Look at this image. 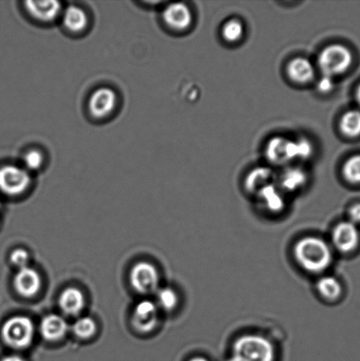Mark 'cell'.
<instances>
[{"label":"cell","instance_id":"cell-1","mask_svg":"<svg viewBox=\"0 0 360 361\" xmlns=\"http://www.w3.org/2000/svg\"><path fill=\"white\" fill-rule=\"evenodd\" d=\"M296 262L311 274H322L333 263V251L330 244L319 237H304L294 247Z\"/></svg>","mask_w":360,"mask_h":361},{"label":"cell","instance_id":"cell-2","mask_svg":"<svg viewBox=\"0 0 360 361\" xmlns=\"http://www.w3.org/2000/svg\"><path fill=\"white\" fill-rule=\"evenodd\" d=\"M276 349L273 343L263 336H242L232 345V361H275Z\"/></svg>","mask_w":360,"mask_h":361},{"label":"cell","instance_id":"cell-3","mask_svg":"<svg viewBox=\"0 0 360 361\" xmlns=\"http://www.w3.org/2000/svg\"><path fill=\"white\" fill-rule=\"evenodd\" d=\"M3 341L11 348L21 350L28 348L34 341L35 325L27 317L9 318L1 329Z\"/></svg>","mask_w":360,"mask_h":361},{"label":"cell","instance_id":"cell-4","mask_svg":"<svg viewBox=\"0 0 360 361\" xmlns=\"http://www.w3.org/2000/svg\"><path fill=\"white\" fill-rule=\"evenodd\" d=\"M352 63V52L341 44L327 46L318 56V66L323 75L333 78L347 72Z\"/></svg>","mask_w":360,"mask_h":361},{"label":"cell","instance_id":"cell-5","mask_svg":"<svg viewBox=\"0 0 360 361\" xmlns=\"http://www.w3.org/2000/svg\"><path fill=\"white\" fill-rule=\"evenodd\" d=\"M32 178L25 168L5 165L0 168V191L7 196L17 197L30 187Z\"/></svg>","mask_w":360,"mask_h":361},{"label":"cell","instance_id":"cell-6","mask_svg":"<svg viewBox=\"0 0 360 361\" xmlns=\"http://www.w3.org/2000/svg\"><path fill=\"white\" fill-rule=\"evenodd\" d=\"M130 283L132 288L141 295L157 292L160 276L156 267L148 262H139L130 271Z\"/></svg>","mask_w":360,"mask_h":361},{"label":"cell","instance_id":"cell-7","mask_svg":"<svg viewBox=\"0 0 360 361\" xmlns=\"http://www.w3.org/2000/svg\"><path fill=\"white\" fill-rule=\"evenodd\" d=\"M333 244L341 253H351L357 249L360 243L358 226L351 221H342L335 226L333 232Z\"/></svg>","mask_w":360,"mask_h":361},{"label":"cell","instance_id":"cell-8","mask_svg":"<svg viewBox=\"0 0 360 361\" xmlns=\"http://www.w3.org/2000/svg\"><path fill=\"white\" fill-rule=\"evenodd\" d=\"M159 321L158 307L150 300H143L134 307L132 324L140 334H149L156 328Z\"/></svg>","mask_w":360,"mask_h":361},{"label":"cell","instance_id":"cell-9","mask_svg":"<svg viewBox=\"0 0 360 361\" xmlns=\"http://www.w3.org/2000/svg\"><path fill=\"white\" fill-rule=\"evenodd\" d=\"M118 100V94L112 88L100 87L92 94L88 101V109L94 118L102 119L112 114Z\"/></svg>","mask_w":360,"mask_h":361},{"label":"cell","instance_id":"cell-10","mask_svg":"<svg viewBox=\"0 0 360 361\" xmlns=\"http://www.w3.org/2000/svg\"><path fill=\"white\" fill-rule=\"evenodd\" d=\"M266 154L271 164H287V162L297 159L295 141L289 140L283 137H274L267 144Z\"/></svg>","mask_w":360,"mask_h":361},{"label":"cell","instance_id":"cell-11","mask_svg":"<svg viewBox=\"0 0 360 361\" xmlns=\"http://www.w3.org/2000/svg\"><path fill=\"white\" fill-rule=\"evenodd\" d=\"M13 286L18 295L31 298L40 292L41 276L37 270L30 267L19 269L14 276Z\"/></svg>","mask_w":360,"mask_h":361},{"label":"cell","instance_id":"cell-12","mask_svg":"<svg viewBox=\"0 0 360 361\" xmlns=\"http://www.w3.org/2000/svg\"><path fill=\"white\" fill-rule=\"evenodd\" d=\"M162 17L169 27L175 30H185L192 23V14L183 3H173L163 11Z\"/></svg>","mask_w":360,"mask_h":361},{"label":"cell","instance_id":"cell-13","mask_svg":"<svg viewBox=\"0 0 360 361\" xmlns=\"http://www.w3.org/2000/svg\"><path fill=\"white\" fill-rule=\"evenodd\" d=\"M24 5L30 16L41 23H52L63 12L59 1H26Z\"/></svg>","mask_w":360,"mask_h":361},{"label":"cell","instance_id":"cell-14","mask_svg":"<svg viewBox=\"0 0 360 361\" xmlns=\"http://www.w3.org/2000/svg\"><path fill=\"white\" fill-rule=\"evenodd\" d=\"M58 305L66 316L76 317L82 312L86 305L84 293L79 288H67L60 293Z\"/></svg>","mask_w":360,"mask_h":361},{"label":"cell","instance_id":"cell-15","mask_svg":"<svg viewBox=\"0 0 360 361\" xmlns=\"http://www.w3.org/2000/svg\"><path fill=\"white\" fill-rule=\"evenodd\" d=\"M68 330V324H67L65 318L58 316V314H49L41 322V334L47 341L56 342L60 341V339L65 337Z\"/></svg>","mask_w":360,"mask_h":361},{"label":"cell","instance_id":"cell-16","mask_svg":"<svg viewBox=\"0 0 360 361\" xmlns=\"http://www.w3.org/2000/svg\"><path fill=\"white\" fill-rule=\"evenodd\" d=\"M256 196L262 207L271 214H278L285 207L284 192L275 183L263 188Z\"/></svg>","mask_w":360,"mask_h":361},{"label":"cell","instance_id":"cell-17","mask_svg":"<svg viewBox=\"0 0 360 361\" xmlns=\"http://www.w3.org/2000/svg\"><path fill=\"white\" fill-rule=\"evenodd\" d=\"M308 176L302 169L291 167L285 169L278 178V187L283 192H295L305 185Z\"/></svg>","mask_w":360,"mask_h":361},{"label":"cell","instance_id":"cell-18","mask_svg":"<svg viewBox=\"0 0 360 361\" xmlns=\"http://www.w3.org/2000/svg\"><path fill=\"white\" fill-rule=\"evenodd\" d=\"M287 73L292 81L299 84L310 82L315 77V68L309 59L296 58L288 63Z\"/></svg>","mask_w":360,"mask_h":361},{"label":"cell","instance_id":"cell-19","mask_svg":"<svg viewBox=\"0 0 360 361\" xmlns=\"http://www.w3.org/2000/svg\"><path fill=\"white\" fill-rule=\"evenodd\" d=\"M274 172L270 168L259 167L249 173L245 180V187L249 192L256 195L263 188L274 183Z\"/></svg>","mask_w":360,"mask_h":361},{"label":"cell","instance_id":"cell-20","mask_svg":"<svg viewBox=\"0 0 360 361\" xmlns=\"http://www.w3.org/2000/svg\"><path fill=\"white\" fill-rule=\"evenodd\" d=\"M63 24L73 33H80L86 30L88 17L82 8L76 6H70L63 11Z\"/></svg>","mask_w":360,"mask_h":361},{"label":"cell","instance_id":"cell-21","mask_svg":"<svg viewBox=\"0 0 360 361\" xmlns=\"http://www.w3.org/2000/svg\"><path fill=\"white\" fill-rule=\"evenodd\" d=\"M316 289L319 295L329 302H334V300L340 299L342 292H343L341 283L333 276H323L317 281Z\"/></svg>","mask_w":360,"mask_h":361},{"label":"cell","instance_id":"cell-22","mask_svg":"<svg viewBox=\"0 0 360 361\" xmlns=\"http://www.w3.org/2000/svg\"><path fill=\"white\" fill-rule=\"evenodd\" d=\"M342 133L348 137L360 135V111L352 109L345 112L340 121Z\"/></svg>","mask_w":360,"mask_h":361},{"label":"cell","instance_id":"cell-23","mask_svg":"<svg viewBox=\"0 0 360 361\" xmlns=\"http://www.w3.org/2000/svg\"><path fill=\"white\" fill-rule=\"evenodd\" d=\"M72 331L77 338L89 339L97 334V325L89 317H80L73 324Z\"/></svg>","mask_w":360,"mask_h":361},{"label":"cell","instance_id":"cell-24","mask_svg":"<svg viewBox=\"0 0 360 361\" xmlns=\"http://www.w3.org/2000/svg\"><path fill=\"white\" fill-rule=\"evenodd\" d=\"M157 302L162 310L172 311L178 305L179 296L175 290L171 288L158 289Z\"/></svg>","mask_w":360,"mask_h":361},{"label":"cell","instance_id":"cell-25","mask_svg":"<svg viewBox=\"0 0 360 361\" xmlns=\"http://www.w3.org/2000/svg\"><path fill=\"white\" fill-rule=\"evenodd\" d=\"M244 33V27L239 20H229L222 27V35L225 41L235 42L242 37Z\"/></svg>","mask_w":360,"mask_h":361},{"label":"cell","instance_id":"cell-26","mask_svg":"<svg viewBox=\"0 0 360 361\" xmlns=\"http://www.w3.org/2000/svg\"><path fill=\"white\" fill-rule=\"evenodd\" d=\"M345 180L352 184H360V154L349 158L343 167Z\"/></svg>","mask_w":360,"mask_h":361},{"label":"cell","instance_id":"cell-27","mask_svg":"<svg viewBox=\"0 0 360 361\" xmlns=\"http://www.w3.org/2000/svg\"><path fill=\"white\" fill-rule=\"evenodd\" d=\"M44 164V155L40 150L31 149L25 154L23 164L28 172L38 171Z\"/></svg>","mask_w":360,"mask_h":361},{"label":"cell","instance_id":"cell-28","mask_svg":"<svg viewBox=\"0 0 360 361\" xmlns=\"http://www.w3.org/2000/svg\"><path fill=\"white\" fill-rule=\"evenodd\" d=\"M10 261L18 269L27 267L30 255L23 249H16L11 254Z\"/></svg>","mask_w":360,"mask_h":361},{"label":"cell","instance_id":"cell-29","mask_svg":"<svg viewBox=\"0 0 360 361\" xmlns=\"http://www.w3.org/2000/svg\"><path fill=\"white\" fill-rule=\"evenodd\" d=\"M296 154L299 160H306L313 154L312 144L308 140L301 139L295 141Z\"/></svg>","mask_w":360,"mask_h":361},{"label":"cell","instance_id":"cell-30","mask_svg":"<svg viewBox=\"0 0 360 361\" xmlns=\"http://www.w3.org/2000/svg\"><path fill=\"white\" fill-rule=\"evenodd\" d=\"M335 87V81L333 77L323 75L317 83V88L321 93H330Z\"/></svg>","mask_w":360,"mask_h":361},{"label":"cell","instance_id":"cell-31","mask_svg":"<svg viewBox=\"0 0 360 361\" xmlns=\"http://www.w3.org/2000/svg\"><path fill=\"white\" fill-rule=\"evenodd\" d=\"M349 221L354 223L356 226L360 224V204H355L349 210Z\"/></svg>","mask_w":360,"mask_h":361},{"label":"cell","instance_id":"cell-32","mask_svg":"<svg viewBox=\"0 0 360 361\" xmlns=\"http://www.w3.org/2000/svg\"><path fill=\"white\" fill-rule=\"evenodd\" d=\"M0 361H26L25 360L23 357H20L19 355H8L4 357V358Z\"/></svg>","mask_w":360,"mask_h":361},{"label":"cell","instance_id":"cell-33","mask_svg":"<svg viewBox=\"0 0 360 361\" xmlns=\"http://www.w3.org/2000/svg\"><path fill=\"white\" fill-rule=\"evenodd\" d=\"M189 361H210L209 360L204 358L202 356L194 357V358L190 359Z\"/></svg>","mask_w":360,"mask_h":361},{"label":"cell","instance_id":"cell-34","mask_svg":"<svg viewBox=\"0 0 360 361\" xmlns=\"http://www.w3.org/2000/svg\"><path fill=\"white\" fill-rule=\"evenodd\" d=\"M356 97H357V101L359 102V104L360 105V85L357 90V93H356Z\"/></svg>","mask_w":360,"mask_h":361}]
</instances>
